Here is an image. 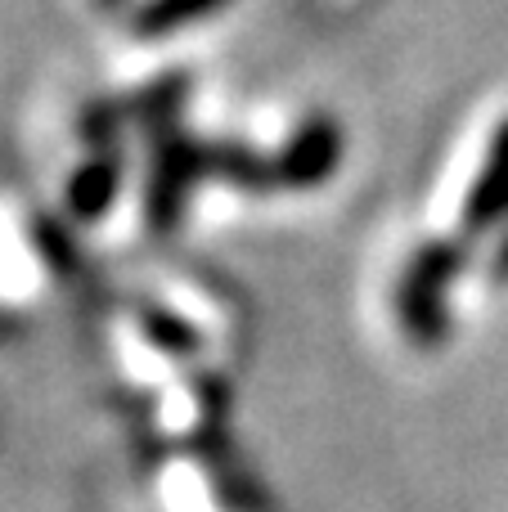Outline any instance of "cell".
Segmentation results:
<instances>
[{
    "label": "cell",
    "mask_w": 508,
    "mask_h": 512,
    "mask_svg": "<svg viewBox=\"0 0 508 512\" xmlns=\"http://www.w3.org/2000/svg\"><path fill=\"white\" fill-rule=\"evenodd\" d=\"M113 351H117V364H122V378L131 382V387L158 391L180 378L176 360H171L167 351H158V346L135 328V319H113Z\"/></svg>",
    "instance_id": "6da1fadb"
},
{
    "label": "cell",
    "mask_w": 508,
    "mask_h": 512,
    "mask_svg": "<svg viewBox=\"0 0 508 512\" xmlns=\"http://www.w3.org/2000/svg\"><path fill=\"white\" fill-rule=\"evenodd\" d=\"M153 292L162 297V306L171 310V315H180L189 328H198L203 337H221L225 328H230V315H225L221 301H212L198 283L189 279H176V274H158V283H153Z\"/></svg>",
    "instance_id": "7a4b0ae2"
},
{
    "label": "cell",
    "mask_w": 508,
    "mask_h": 512,
    "mask_svg": "<svg viewBox=\"0 0 508 512\" xmlns=\"http://www.w3.org/2000/svg\"><path fill=\"white\" fill-rule=\"evenodd\" d=\"M158 499H162V512H225L221 504L212 499V481H207L203 463L185 459H167L158 477Z\"/></svg>",
    "instance_id": "3957f363"
},
{
    "label": "cell",
    "mask_w": 508,
    "mask_h": 512,
    "mask_svg": "<svg viewBox=\"0 0 508 512\" xmlns=\"http://www.w3.org/2000/svg\"><path fill=\"white\" fill-rule=\"evenodd\" d=\"M198 418H203V405H198L194 387L189 382H171L162 387V400H158V427L167 436H194L198 432Z\"/></svg>",
    "instance_id": "277c9868"
},
{
    "label": "cell",
    "mask_w": 508,
    "mask_h": 512,
    "mask_svg": "<svg viewBox=\"0 0 508 512\" xmlns=\"http://www.w3.org/2000/svg\"><path fill=\"white\" fill-rule=\"evenodd\" d=\"M216 5H225V0H153V5L140 9L135 27H140V32H171V27L189 23V18L212 14Z\"/></svg>",
    "instance_id": "5b68a950"
}]
</instances>
